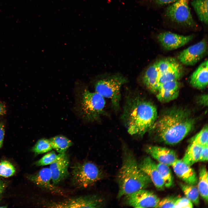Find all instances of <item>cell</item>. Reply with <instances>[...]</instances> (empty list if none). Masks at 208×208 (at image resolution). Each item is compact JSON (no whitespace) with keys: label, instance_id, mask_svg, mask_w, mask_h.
<instances>
[{"label":"cell","instance_id":"13","mask_svg":"<svg viewBox=\"0 0 208 208\" xmlns=\"http://www.w3.org/2000/svg\"><path fill=\"white\" fill-rule=\"evenodd\" d=\"M146 152L159 163L172 166L178 159L176 152L173 150L155 146H148L145 148Z\"/></svg>","mask_w":208,"mask_h":208},{"label":"cell","instance_id":"1","mask_svg":"<svg viewBox=\"0 0 208 208\" xmlns=\"http://www.w3.org/2000/svg\"><path fill=\"white\" fill-rule=\"evenodd\" d=\"M196 121L187 109L173 107L166 111L157 118L150 131L157 141L168 145L175 144L192 130Z\"/></svg>","mask_w":208,"mask_h":208},{"label":"cell","instance_id":"5","mask_svg":"<svg viewBox=\"0 0 208 208\" xmlns=\"http://www.w3.org/2000/svg\"><path fill=\"white\" fill-rule=\"evenodd\" d=\"M72 182L76 187L84 188L101 179L103 174L99 168L89 161L78 162L72 167Z\"/></svg>","mask_w":208,"mask_h":208},{"label":"cell","instance_id":"16","mask_svg":"<svg viewBox=\"0 0 208 208\" xmlns=\"http://www.w3.org/2000/svg\"><path fill=\"white\" fill-rule=\"evenodd\" d=\"M172 166L176 175L187 184L194 185L197 183L198 178L195 171L182 160L177 159Z\"/></svg>","mask_w":208,"mask_h":208},{"label":"cell","instance_id":"20","mask_svg":"<svg viewBox=\"0 0 208 208\" xmlns=\"http://www.w3.org/2000/svg\"><path fill=\"white\" fill-rule=\"evenodd\" d=\"M182 74V67L179 64L165 72L159 74L158 78L159 87L161 84L164 83L177 81L180 78Z\"/></svg>","mask_w":208,"mask_h":208},{"label":"cell","instance_id":"17","mask_svg":"<svg viewBox=\"0 0 208 208\" xmlns=\"http://www.w3.org/2000/svg\"><path fill=\"white\" fill-rule=\"evenodd\" d=\"M179 83L177 81L166 82L161 84L156 93L157 99L166 103L176 99L179 93Z\"/></svg>","mask_w":208,"mask_h":208},{"label":"cell","instance_id":"21","mask_svg":"<svg viewBox=\"0 0 208 208\" xmlns=\"http://www.w3.org/2000/svg\"><path fill=\"white\" fill-rule=\"evenodd\" d=\"M202 146L191 143L182 159L186 164L191 166L198 161Z\"/></svg>","mask_w":208,"mask_h":208},{"label":"cell","instance_id":"26","mask_svg":"<svg viewBox=\"0 0 208 208\" xmlns=\"http://www.w3.org/2000/svg\"><path fill=\"white\" fill-rule=\"evenodd\" d=\"M157 166L163 180L164 186L169 187L172 186L173 183V179L169 166L159 163Z\"/></svg>","mask_w":208,"mask_h":208},{"label":"cell","instance_id":"27","mask_svg":"<svg viewBox=\"0 0 208 208\" xmlns=\"http://www.w3.org/2000/svg\"><path fill=\"white\" fill-rule=\"evenodd\" d=\"M52 149L49 139L43 138L37 142L32 147L31 151L35 154L38 155L48 152Z\"/></svg>","mask_w":208,"mask_h":208},{"label":"cell","instance_id":"36","mask_svg":"<svg viewBox=\"0 0 208 208\" xmlns=\"http://www.w3.org/2000/svg\"><path fill=\"white\" fill-rule=\"evenodd\" d=\"M5 135V127L3 122H0V148L3 144Z\"/></svg>","mask_w":208,"mask_h":208},{"label":"cell","instance_id":"39","mask_svg":"<svg viewBox=\"0 0 208 208\" xmlns=\"http://www.w3.org/2000/svg\"><path fill=\"white\" fill-rule=\"evenodd\" d=\"M5 187L4 183L0 180V198L4 190Z\"/></svg>","mask_w":208,"mask_h":208},{"label":"cell","instance_id":"2","mask_svg":"<svg viewBox=\"0 0 208 208\" xmlns=\"http://www.w3.org/2000/svg\"><path fill=\"white\" fill-rule=\"evenodd\" d=\"M157 114L154 105L135 93L127 96L121 118L129 134L142 137L150 131Z\"/></svg>","mask_w":208,"mask_h":208},{"label":"cell","instance_id":"35","mask_svg":"<svg viewBox=\"0 0 208 208\" xmlns=\"http://www.w3.org/2000/svg\"><path fill=\"white\" fill-rule=\"evenodd\" d=\"M155 4L159 6H163L172 3L178 0H151Z\"/></svg>","mask_w":208,"mask_h":208},{"label":"cell","instance_id":"37","mask_svg":"<svg viewBox=\"0 0 208 208\" xmlns=\"http://www.w3.org/2000/svg\"><path fill=\"white\" fill-rule=\"evenodd\" d=\"M200 102L205 105H207V95L204 94L201 96L200 98Z\"/></svg>","mask_w":208,"mask_h":208},{"label":"cell","instance_id":"23","mask_svg":"<svg viewBox=\"0 0 208 208\" xmlns=\"http://www.w3.org/2000/svg\"><path fill=\"white\" fill-rule=\"evenodd\" d=\"M208 1L193 0L191 2L199 19L207 25L208 24Z\"/></svg>","mask_w":208,"mask_h":208},{"label":"cell","instance_id":"22","mask_svg":"<svg viewBox=\"0 0 208 208\" xmlns=\"http://www.w3.org/2000/svg\"><path fill=\"white\" fill-rule=\"evenodd\" d=\"M49 140L53 149L60 153H65L67 149L73 144L71 140L63 135H59L53 137Z\"/></svg>","mask_w":208,"mask_h":208},{"label":"cell","instance_id":"30","mask_svg":"<svg viewBox=\"0 0 208 208\" xmlns=\"http://www.w3.org/2000/svg\"><path fill=\"white\" fill-rule=\"evenodd\" d=\"M63 153L57 154L54 151H52L44 155L36 161L35 164L38 166L50 165L59 158Z\"/></svg>","mask_w":208,"mask_h":208},{"label":"cell","instance_id":"14","mask_svg":"<svg viewBox=\"0 0 208 208\" xmlns=\"http://www.w3.org/2000/svg\"><path fill=\"white\" fill-rule=\"evenodd\" d=\"M29 179L37 185L45 190L55 193H63L61 189L52 183L51 172L49 168L42 169L31 175Z\"/></svg>","mask_w":208,"mask_h":208},{"label":"cell","instance_id":"8","mask_svg":"<svg viewBox=\"0 0 208 208\" xmlns=\"http://www.w3.org/2000/svg\"><path fill=\"white\" fill-rule=\"evenodd\" d=\"M105 205L104 200L96 195L79 196L53 203L48 206L54 208H101Z\"/></svg>","mask_w":208,"mask_h":208},{"label":"cell","instance_id":"15","mask_svg":"<svg viewBox=\"0 0 208 208\" xmlns=\"http://www.w3.org/2000/svg\"><path fill=\"white\" fill-rule=\"evenodd\" d=\"M139 168L146 174L158 189H163L164 187L163 180L157 167V164L149 157H145L138 163Z\"/></svg>","mask_w":208,"mask_h":208},{"label":"cell","instance_id":"3","mask_svg":"<svg viewBox=\"0 0 208 208\" xmlns=\"http://www.w3.org/2000/svg\"><path fill=\"white\" fill-rule=\"evenodd\" d=\"M122 150V164L116 177L118 199L144 189L152 182L148 176L139 168L132 151L125 145Z\"/></svg>","mask_w":208,"mask_h":208},{"label":"cell","instance_id":"7","mask_svg":"<svg viewBox=\"0 0 208 208\" xmlns=\"http://www.w3.org/2000/svg\"><path fill=\"white\" fill-rule=\"evenodd\" d=\"M165 14L172 21L187 27L196 25L188 5V0H178L166 8Z\"/></svg>","mask_w":208,"mask_h":208},{"label":"cell","instance_id":"31","mask_svg":"<svg viewBox=\"0 0 208 208\" xmlns=\"http://www.w3.org/2000/svg\"><path fill=\"white\" fill-rule=\"evenodd\" d=\"M16 169L9 161L2 160L0 162V176L8 177L13 175L15 173Z\"/></svg>","mask_w":208,"mask_h":208},{"label":"cell","instance_id":"12","mask_svg":"<svg viewBox=\"0 0 208 208\" xmlns=\"http://www.w3.org/2000/svg\"><path fill=\"white\" fill-rule=\"evenodd\" d=\"M69 164V158L65 152L50 165L49 168L51 172L52 182L53 185H56L68 176Z\"/></svg>","mask_w":208,"mask_h":208},{"label":"cell","instance_id":"29","mask_svg":"<svg viewBox=\"0 0 208 208\" xmlns=\"http://www.w3.org/2000/svg\"><path fill=\"white\" fill-rule=\"evenodd\" d=\"M155 63L159 74L179 64L174 59L171 58L161 60Z\"/></svg>","mask_w":208,"mask_h":208},{"label":"cell","instance_id":"4","mask_svg":"<svg viewBox=\"0 0 208 208\" xmlns=\"http://www.w3.org/2000/svg\"><path fill=\"white\" fill-rule=\"evenodd\" d=\"M127 80L120 74H115L98 81L95 85L96 92L110 101L114 109L116 111L120 108L121 89Z\"/></svg>","mask_w":208,"mask_h":208},{"label":"cell","instance_id":"18","mask_svg":"<svg viewBox=\"0 0 208 208\" xmlns=\"http://www.w3.org/2000/svg\"><path fill=\"white\" fill-rule=\"evenodd\" d=\"M208 60L198 66L191 75L190 83L193 87L199 89L206 88L208 85Z\"/></svg>","mask_w":208,"mask_h":208},{"label":"cell","instance_id":"10","mask_svg":"<svg viewBox=\"0 0 208 208\" xmlns=\"http://www.w3.org/2000/svg\"><path fill=\"white\" fill-rule=\"evenodd\" d=\"M207 50V42L205 39H204L180 52L177 58L179 61L183 64L192 66L205 55Z\"/></svg>","mask_w":208,"mask_h":208},{"label":"cell","instance_id":"11","mask_svg":"<svg viewBox=\"0 0 208 208\" xmlns=\"http://www.w3.org/2000/svg\"><path fill=\"white\" fill-rule=\"evenodd\" d=\"M194 36H183L170 32L160 33L157 38L163 47L166 50L176 49L186 44L193 38Z\"/></svg>","mask_w":208,"mask_h":208},{"label":"cell","instance_id":"24","mask_svg":"<svg viewBox=\"0 0 208 208\" xmlns=\"http://www.w3.org/2000/svg\"><path fill=\"white\" fill-rule=\"evenodd\" d=\"M208 172L206 167H200L198 189L199 194L207 202L208 201Z\"/></svg>","mask_w":208,"mask_h":208},{"label":"cell","instance_id":"6","mask_svg":"<svg viewBox=\"0 0 208 208\" xmlns=\"http://www.w3.org/2000/svg\"><path fill=\"white\" fill-rule=\"evenodd\" d=\"M105 98L100 94L85 90L82 94L81 109L86 119L91 121L99 120L105 114Z\"/></svg>","mask_w":208,"mask_h":208},{"label":"cell","instance_id":"34","mask_svg":"<svg viewBox=\"0 0 208 208\" xmlns=\"http://www.w3.org/2000/svg\"><path fill=\"white\" fill-rule=\"evenodd\" d=\"M208 159V145L202 147L201 151L199 161H207Z\"/></svg>","mask_w":208,"mask_h":208},{"label":"cell","instance_id":"38","mask_svg":"<svg viewBox=\"0 0 208 208\" xmlns=\"http://www.w3.org/2000/svg\"><path fill=\"white\" fill-rule=\"evenodd\" d=\"M6 112V109L5 105L0 102V116L4 115Z\"/></svg>","mask_w":208,"mask_h":208},{"label":"cell","instance_id":"19","mask_svg":"<svg viewBox=\"0 0 208 208\" xmlns=\"http://www.w3.org/2000/svg\"><path fill=\"white\" fill-rule=\"evenodd\" d=\"M159 74L155 63L150 66L143 75V83L151 92L157 93L159 88L158 78Z\"/></svg>","mask_w":208,"mask_h":208},{"label":"cell","instance_id":"28","mask_svg":"<svg viewBox=\"0 0 208 208\" xmlns=\"http://www.w3.org/2000/svg\"><path fill=\"white\" fill-rule=\"evenodd\" d=\"M208 127L205 125L201 130L191 139L192 143L203 146L208 145Z\"/></svg>","mask_w":208,"mask_h":208},{"label":"cell","instance_id":"33","mask_svg":"<svg viewBox=\"0 0 208 208\" xmlns=\"http://www.w3.org/2000/svg\"><path fill=\"white\" fill-rule=\"evenodd\" d=\"M193 207L192 203L186 197L178 198L175 202L174 208H191Z\"/></svg>","mask_w":208,"mask_h":208},{"label":"cell","instance_id":"9","mask_svg":"<svg viewBox=\"0 0 208 208\" xmlns=\"http://www.w3.org/2000/svg\"><path fill=\"white\" fill-rule=\"evenodd\" d=\"M124 196L125 203L134 208H156L160 201L153 192L144 189Z\"/></svg>","mask_w":208,"mask_h":208},{"label":"cell","instance_id":"25","mask_svg":"<svg viewBox=\"0 0 208 208\" xmlns=\"http://www.w3.org/2000/svg\"><path fill=\"white\" fill-rule=\"evenodd\" d=\"M181 187L186 197L196 205L199 202V193L198 188L194 185L188 184H180Z\"/></svg>","mask_w":208,"mask_h":208},{"label":"cell","instance_id":"32","mask_svg":"<svg viewBox=\"0 0 208 208\" xmlns=\"http://www.w3.org/2000/svg\"><path fill=\"white\" fill-rule=\"evenodd\" d=\"M178 198L174 196L167 197L160 200L156 208H174Z\"/></svg>","mask_w":208,"mask_h":208}]
</instances>
